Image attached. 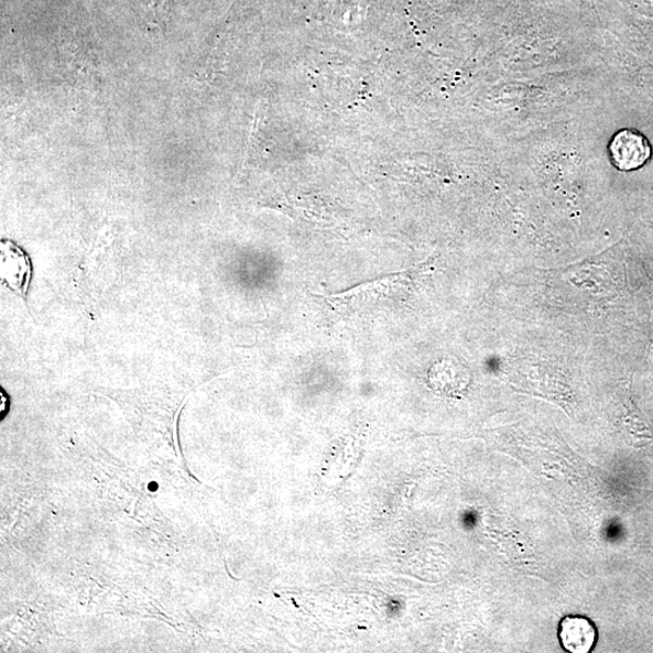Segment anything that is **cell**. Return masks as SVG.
Masks as SVG:
<instances>
[{
  "label": "cell",
  "mask_w": 653,
  "mask_h": 653,
  "mask_svg": "<svg viewBox=\"0 0 653 653\" xmlns=\"http://www.w3.org/2000/svg\"><path fill=\"white\" fill-rule=\"evenodd\" d=\"M413 271L364 283L348 292L328 295L326 302L342 317L376 316L396 311L409 297Z\"/></svg>",
  "instance_id": "6da1fadb"
},
{
  "label": "cell",
  "mask_w": 653,
  "mask_h": 653,
  "mask_svg": "<svg viewBox=\"0 0 653 653\" xmlns=\"http://www.w3.org/2000/svg\"><path fill=\"white\" fill-rule=\"evenodd\" d=\"M650 154L646 140L634 131L620 132L611 144L613 163L623 171L642 167L647 162Z\"/></svg>",
  "instance_id": "7a4b0ae2"
},
{
  "label": "cell",
  "mask_w": 653,
  "mask_h": 653,
  "mask_svg": "<svg viewBox=\"0 0 653 653\" xmlns=\"http://www.w3.org/2000/svg\"><path fill=\"white\" fill-rule=\"evenodd\" d=\"M559 640L563 649L572 653H588L594 650L597 628L584 616H566L559 623Z\"/></svg>",
  "instance_id": "3957f363"
},
{
  "label": "cell",
  "mask_w": 653,
  "mask_h": 653,
  "mask_svg": "<svg viewBox=\"0 0 653 653\" xmlns=\"http://www.w3.org/2000/svg\"><path fill=\"white\" fill-rule=\"evenodd\" d=\"M143 19L150 29L162 30L168 14L170 0H139Z\"/></svg>",
  "instance_id": "277c9868"
}]
</instances>
